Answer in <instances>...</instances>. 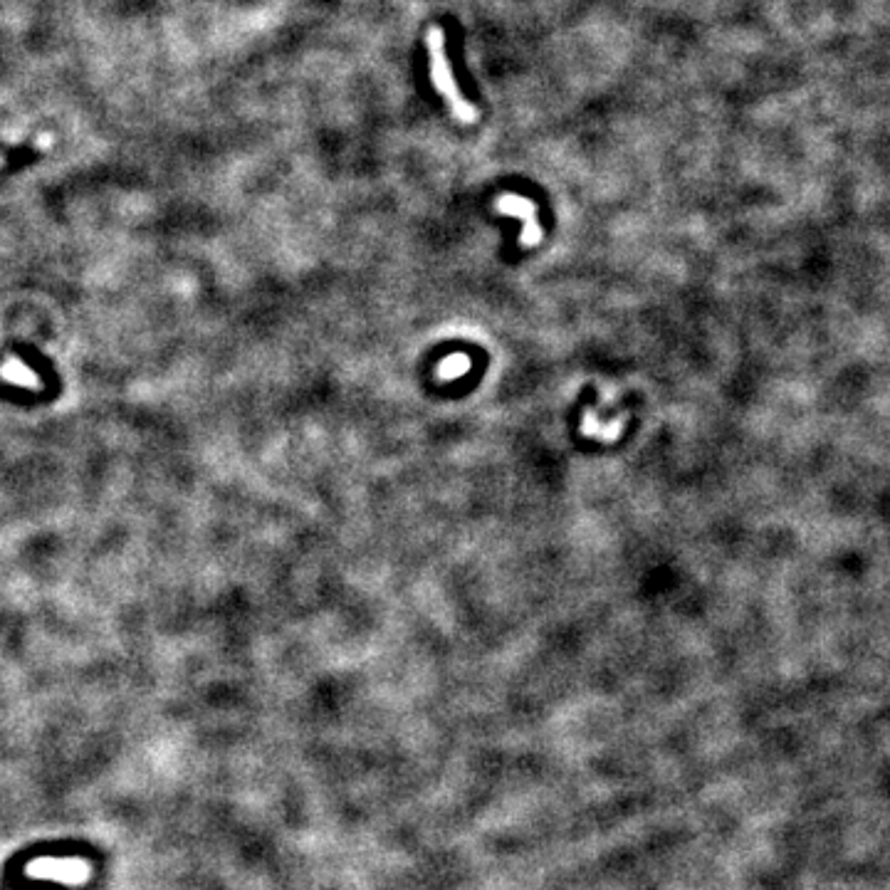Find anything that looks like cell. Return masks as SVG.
Masks as SVG:
<instances>
[{
  "label": "cell",
  "instance_id": "obj_1",
  "mask_svg": "<svg viewBox=\"0 0 890 890\" xmlns=\"http://www.w3.org/2000/svg\"><path fill=\"white\" fill-rule=\"evenodd\" d=\"M428 57H431V82L448 102L450 112L458 122L475 124L478 122V109L463 97L458 82H455L453 70H450L448 55H445V35L441 28L428 30Z\"/></svg>",
  "mask_w": 890,
  "mask_h": 890
},
{
  "label": "cell",
  "instance_id": "obj_2",
  "mask_svg": "<svg viewBox=\"0 0 890 890\" xmlns=\"http://www.w3.org/2000/svg\"><path fill=\"white\" fill-rule=\"evenodd\" d=\"M497 211L510 213V216L525 221V230H522V240H520L522 245L532 248V245H537L539 240H542V228H539L537 223V206H534L532 201L507 193V196H502L500 201H497Z\"/></svg>",
  "mask_w": 890,
  "mask_h": 890
},
{
  "label": "cell",
  "instance_id": "obj_3",
  "mask_svg": "<svg viewBox=\"0 0 890 890\" xmlns=\"http://www.w3.org/2000/svg\"><path fill=\"white\" fill-rule=\"evenodd\" d=\"M0 376H3L5 381H10V384L25 386V389H43V384H40L38 376H35L33 371L28 369V366L20 364L18 359L5 361L3 371H0Z\"/></svg>",
  "mask_w": 890,
  "mask_h": 890
},
{
  "label": "cell",
  "instance_id": "obj_4",
  "mask_svg": "<svg viewBox=\"0 0 890 890\" xmlns=\"http://www.w3.org/2000/svg\"><path fill=\"white\" fill-rule=\"evenodd\" d=\"M465 369H468V359L465 356H448L441 364V376L443 379H453V376L463 374Z\"/></svg>",
  "mask_w": 890,
  "mask_h": 890
},
{
  "label": "cell",
  "instance_id": "obj_5",
  "mask_svg": "<svg viewBox=\"0 0 890 890\" xmlns=\"http://www.w3.org/2000/svg\"><path fill=\"white\" fill-rule=\"evenodd\" d=\"M0 164H3V159H0Z\"/></svg>",
  "mask_w": 890,
  "mask_h": 890
}]
</instances>
